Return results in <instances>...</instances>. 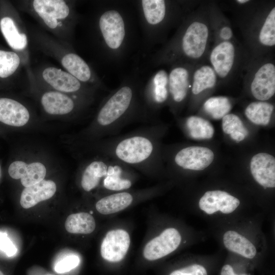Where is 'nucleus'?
<instances>
[{"mask_svg": "<svg viewBox=\"0 0 275 275\" xmlns=\"http://www.w3.org/2000/svg\"><path fill=\"white\" fill-rule=\"evenodd\" d=\"M159 128L148 125L122 135L86 142V149L99 155L120 162L148 175L160 167Z\"/></svg>", "mask_w": 275, "mask_h": 275, "instance_id": "1", "label": "nucleus"}, {"mask_svg": "<svg viewBox=\"0 0 275 275\" xmlns=\"http://www.w3.org/2000/svg\"><path fill=\"white\" fill-rule=\"evenodd\" d=\"M143 87L136 80L125 78L103 100L92 123L79 138L91 142L117 135L134 121L146 122L142 99Z\"/></svg>", "mask_w": 275, "mask_h": 275, "instance_id": "2", "label": "nucleus"}, {"mask_svg": "<svg viewBox=\"0 0 275 275\" xmlns=\"http://www.w3.org/2000/svg\"><path fill=\"white\" fill-rule=\"evenodd\" d=\"M207 24L200 20L185 22L174 38L150 59L153 66L197 60L205 53L209 39Z\"/></svg>", "mask_w": 275, "mask_h": 275, "instance_id": "3", "label": "nucleus"}, {"mask_svg": "<svg viewBox=\"0 0 275 275\" xmlns=\"http://www.w3.org/2000/svg\"><path fill=\"white\" fill-rule=\"evenodd\" d=\"M129 22L128 15L117 3H108L100 14L98 30L108 59L118 61L125 53L130 35Z\"/></svg>", "mask_w": 275, "mask_h": 275, "instance_id": "4", "label": "nucleus"}, {"mask_svg": "<svg viewBox=\"0 0 275 275\" xmlns=\"http://www.w3.org/2000/svg\"><path fill=\"white\" fill-rule=\"evenodd\" d=\"M134 3L148 44L160 40L163 33L179 14V8L175 3L171 1L140 0Z\"/></svg>", "mask_w": 275, "mask_h": 275, "instance_id": "5", "label": "nucleus"}, {"mask_svg": "<svg viewBox=\"0 0 275 275\" xmlns=\"http://www.w3.org/2000/svg\"><path fill=\"white\" fill-rule=\"evenodd\" d=\"M142 99L146 122L169 100L168 73L159 69L154 73L143 88Z\"/></svg>", "mask_w": 275, "mask_h": 275, "instance_id": "6", "label": "nucleus"}, {"mask_svg": "<svg viewBox=\"0 0 275 275\" xmlns=\"http://www.w3.org/2000/svg\"><path fill=\"white\" fill-rule=\"evenodd\" d=\"M181 241V236L176 229H166L147 243L143 250V256L149 261L160 259L175 251Z\"/></svg>", "mask_w": 275, "mask_h": 275, "instance_id": "7", "label": "nucleus"}, {"mask_svg": "<svg viewBox=\"0 0 275 275\" xmlns=\"http://www.w3.org/2000/svg\"><path fill=\"white\" fill-rule=\"evenodd\" d=\"M130 244V236L126 230H111L106 234L101 244V257L109 263L119 262L125 257Z\"/></svg>", "mask_w": 275, "mask_h": 275, "instance_id": "8", "label": "nucleus"}, {"mask_svg": "<svg viewBox=\"0 0 275 275\" xmlns=\"http://www.w3.org/2000/svg\"><path fill=\"white\" fill-rule=\"evenodd\" d=\"M190 80V70L185 63L173 64L168 73V91L169 98L173 105H179L185 99L191 87Z\"/></svg>", "mask_w": 275, "mask_h": 275, "instance_id": "9", "label": "nucleus"}, {"mask_svg": "<svg viewBox=\"0 0 275 275\" xmlns=\"http://www.w3.org/2000/svg\"><path fill=\"white\" fill-rule=\"evenodd\" d=\"M214 153L210 149L200 146H189L175 153V164L184 170L200 171L208 167L214 159Z\"/></svg>", "mask_w": 275, "mask_h": 275, "instance_id": "10", "label": "nucleus"}, {"mask_svg": "<svg viewBox=\"0 0 275 275\" xmlns=\"http://www.w3.org/2000/svg\"><path fill=\"white\" fill-rule=\"evenodd\" d=\"M111 159L95 155L81 166L79 183L81 188L90 192L102 184L107 175Z\"/></svg>", "mask_w": 275, "mask_h": 275, "instance_id": "11", "label": "nucleus"}, {"mask_svg": "<svg viewBox=\"0 0 275 275\" xmlns=\"http://www.w3.org/2000/svg\"><path fill=\"white\" fill-rule=\"evenodd\" d=\"M8 172L12 178L20 179L21 184L26 187L44 180L47 169L45 164L40 161L27 162L16 160L10 164Z\"/></svg>", "mask_w": 275, "mask_h": 275, "instance_id": "12", "label": "nucleus"}, {"mask_svg": "<svg viewBox=\"0 0 275 275\" xmlns=\"http://www.w3.org/2000/svg\"><path fill=\"white\" fill-rule=\"evenodd\" d=\"M251 91L257 100L265 101L275 93V66L270 62L262 64L255 73L251 83Z\"/></svg>", "mask_w": 275, "mask_h": 275, "instance_id": "13", "label": "nucleus"}, {"mask_svg": "<svg viewBox=\"0 0 275 275\" xmlns=\"http://www.w3.org/2000/svg\"><path fill=\"white\" fill-rule=\"evenodd\" d=\"M129 167L111 159L106 176L102 187L108 191H121L129 189L132 185L134 173Z\"/></svg>", "mask_w": 275, "mask_h": 275, "instance_id": "14", "label": "nucleus"}, {"mask_svg": "<svg viewBox=\"0 0 275 275\" xmlns=\"http://www.w3.org/2000/svg\"><path fill=\"white\" fill-rule=\"evenodd\" d=\"M240 201L229 193L222 190L206 191L201 198L199 206L207 214L219 211L225 214L233 212L239 205Z\"/></svg>", "mask_w": 275, "mask_h": 275, "instance_id": "15", "label": "nucleus"}, {"mask_svg": "<svg viewBox=\"0 0 275 275\" xmlns=\"http://www.w3.org/2000/svg\"><path fill=\"white\" fill-rule=\"evenodd\" d=\"M251 172L255 181L264 188L275 186V158L266 153L255 155L250 162Z\"/></svg>", "mask_w": 275, "mask_h": 275, "instance_id": "16", "label": "nucleus"}, {"mask_svg": "<svg viewBox=\"0 0 275 275\" xmlns=\"http://www.w3.org/2000/svg\"><path fill=\"white\" fill-rule=\"evenodd\" d=\"M236 56L235 47L230 41L217 44L210 54V61L216 75L226 77L231 72Z\"/></svg>", "mask_w": 275, "mask_h": 275, "instance_id": "17", "label": "nucleus"}, {"mask_svg": "<svg viewBox=\"0 0 275 275\" xmlns=\"http://www.w3.org/2000/svg\"><path fill=\"white\" fill-rule=\"evenodd\" d=\"M30 118L28 109L22 104L12 99L0 98V122L21 127L28 123Z\"/></svg>", "mask_w": 275, "mask_h": 275, "instance_id": "18", "label": "nucleus"}, {"mask_svg": "<svg viewBox=\"0 0 275 275\" xmlns=\"http://www.w3.org/2000/svg\"><path fill=\"white\" fill-rule=\"evenodd\" d=\"M35 11L51 29L58 25L57 19L66 18L69 14V7L61 0H35L33 2Z\"/></svg>", "mask_w": 275, "mask_h": 275, "instance_id": "19", "label": "nucleus"}, {"mask_svg": "<svg viewBox=\"0 0 275 275\" xmlns=\"http://www.w3.org/2000/svg\"><path fill=\"white\" fill-rule=\"evenodd\" d=\"M56 190L57 185L53 181L44 179L23 189L20 196V204L24 209L31 208L41 201L51 198Z\"/></svg>", "mask_w": 275, "mask_h": 275, "instance_id": "20", "label": "nucleus"}, {"mask_svg": "<svg viewBox=\"0 0 275 275\" xmlns=\"http://www.w3.org/2000/svg\"><path fill=\"white\" fill-rule=\"evenodd\" d=\"M44 79L58 91L78 93L82 90L81 82L69 73L54 67L46 68L42 73Z\"/></svg>", "mask_w": 275, "mask_h": 275, "instance_id": "21", "label": "nucleus"}, {"mask_svg": "<svg viewBox=\"0 0 275 275\" xmlns=\"http://www.w3.org/2000/svg\"><path fill=\"white\" fill-rule=\"evenodd\" d=\"M126 190L114 193L100 198L95 204L97 211L102 214L108 215L127 208L135 200L136 195Z\"/></svg>", "mask_w": 275, "mask_h": 275, "instance_id": "22", "label": "nucleus"}, {"mask_svg": "<svg viewBox=\"0 0 275 275\" xmlns=\"http://www.w3.org/2000/svg\"><path fill=\"white\" fill-rule=\"evenodd\" d=\"M41 104L45 112L52 115H65L76 109L75 101L69 96L59 92L45 93L41 97Z\"/></svg>", "mask_w": 275, "mask_h": 275, "instance_id": "23", "label": "nucleus"}, {"mask_svg": "<svg viewBox=\"0 0 275 275\" xmlns=\"http://www.w3.org/2000/svg\"><path fill=\"white\" fill-rule=\"evenodd\" d=\"M223 242L227 250L245 258L253 259L256 255L255 245L236 231L229 230L226 232L223 236Z\"/></svg>", "mask_w": 275, "mask_h": 275, "instance_id": "24", "label": "nucleus"}, {"mask_svg": "<svg viewBox=\"0 0 275 275\" xmlns=\"http://www.w3.org/2000/svg\"><path fill=\"white\" fill-rule=\"evenodd\" d=\"M62 64L70 74L80 82L95 81L89 66L77 54L69 53L66 54L62 60Z\"/></svg>", "mask_w": 275, "mask_h": 275, "instance_id": "25", "label": "nucleus"}, {"mask_svg": "<svg viewBox=\"0 0 275 275\" xmlns=\"http://www.w3.org/2000/svg\"><path fill=\"white\" fill-rule=\"evenodd\" d=\"M67 232L72 234H88L96 228L93 216L87 212H78L69 215L65 223Z\"/></svg>", "mask_w": 275, "mask_h": 275, "instance_id": "26", "label": "nucleus"}, {"mask_svg": "<svg viewBox=\"0 0 275 275\" xmlns=\"http://www.w3.org/2000/svg\"><path fill=\"white\" fill-rule=\"evenodd\" d=\"M217 80V75L212 67L203 65L197 69L192 77L191 92L198 95L202 92L213 88Z\"/></svg>", "mask_w": 275, "mask_h": 275, "instance_id": "27", "label": "nucleus"}, {"mask_svg": "<svg viewBox=\"0 0 275 275\" xmlns=\"http://www.w3.org/2000/svg\"><path fill=\"white\" fill-rule=\"evenodd\" d=\"M0 27L7 43L12 48L21 50L26 47L28 43L26 36L18 32L11 18H3L0 21Z\"/></svg>", "mask_w": 275, "mask_h": 275, "instance_id": "28", "label": "nucleus"}, {"mask_svg": "<svg viewBox=\"0 0 275 275\" xmlns=\"http://www.w3.org/2000/svg\"><path fill=\"white\" fill-rule=\"evenodd\" d=\"M274 106L265 101H256L250 103L245 109L249 120L257 125H267L270 122Z\"/></svg>", "mask_w": 275, "mask_h": 275, "instance_id": "29", "label": "nucleus"}, {"mask_svg": "<svg viewBox=\"0 0 275 275\" xmlns=\"http://www.w3.org/2000/svg\"><path fill=\"white\" fill-rule=\"evenodd\" d=\"M186 126L190 136L195 139H210L214 132L213 126L208 121L197 116L188 117Z\"/></svg>", "mask_w": 275, "mask_h": 275, "instance_id": "30", "label": "nucleus"}, {"mask_svg": "<svg viewBox=\"0 0 275 275\" xmlns=\"http://www.w3.org/2000/svg\"><path fill=\"white\" fill-rule=\"evenodd\" d=\"M204 111L214 119L223 118L232 108L229 99L224 96L212 97L208 98L203 105Z\"/></svg>", "mask_w": 275, "mask_h": 275, "instance_id": "31", "label": "nucleus"}, {"mask_svg": "<svg viewBox=\"0 0 275 275\" xmlns=\"http://www.w3.org/2000/svg\"><path fill=\"white\" fill-rule=\"evenodd\" d=\"M259 43L264 46L272 47L275 45V7H273L262 24L258 34Z\"/></svg>", "mask_w": 275, "mask_h": 275, "instance_id": "32", "label": "nucleus"}, {"mask_svg": "<svg viewBox=\"0 0 275 275\" xmlns=\"http://www.w3.org/2000/svg\"><path fill=\"white\" fill-rule=\"evenodd\" d=\"M19 63L20 58L17 53L0 50V77L6 78L11 75Z\"/></svg>", "mask_w": 275, "mask_h": 275, "instance_id": "33", "label": "nucleus"}, {"mask_svg": "<svg viewBox=\"0 0 275 275\" xmlns=\"http://www.w3.org/2000/svg\"><path fill=\"white\" fill-rule=\"evenodd\" d=\"M222 128L226 134H231L233 131H238L246 136L249 133L239 117L233 114H228L222 118Z\"/></svg>", "mask_w": 275, "mask_h": 275, "instance_id": "34", "label": "nucleus"}, {"mask_svg": "<svg viewBox=\"0 0 275 275\" xmlns=\"http://www.w3.org/2000/svg\"><path fill=\"white\" fill-rule=\"evenodd\" d=\"M79 262L80 260L78 256L69 255L57 263L54 267V270L58 273H65L77 267Z\"/></svg>", "mask_w": 275, "mask_h": 275, "instance_id": "35", "label": "nucleus"}, {"mask_svg": "<svg viewBox=\"0 0 275 275\" xmlns=\"http://www.w3.org/2000/svg\"><path fill=\"white\" fill-rule=\"evenodd\" d=\"M169 275H207V272L202 265L194 264L175 269Z\"/></svg>", "mask_w": 275, "mask_h": 275, "instance_id": "36", "label": "nucleus"}, {"mask_svg": "<svg viewBox=\"0 0 275 275\" xmlns=\"http://www.w3.org/2000/svg\"><path fill=\"white\" fill-rule=\"evenodd\" d=\"M0 249L8 257L14 256L17 249L12 241L4 232H0Z\"/></svg>", "mask_w": 275, "mask_h": 275, "instance_id": "37", "label": "nucleus"}, {"mask_svg": "<svg viewBox=\"0 0 275 275\" xmlns=\"http://www.w3.org/2000/svg\"><path fill=\"white\" fill-rule=\"evenodd\" d=\"M219 36L223 41H229L233 36L231 28L229 26H224L219 30Z\"/></svg>", "mask_w": 275, "mask_h": 275, "instance_id": "38", "label": "nucleus"}, {"mask_svg": "<svg viewBox=\"0 0 275 275\" xmlns=\"http://www.w3.org/2000/svg\"><path fill=\"white\" fill-rule=\"evenodd\" d=\"M221 275H247L245 274H237L235 273L232 267L229 265L226 264L224 265L221 271Z\"/></svg>", "mask_w": 275, "mask_h": 275, "instance_id": "39", "label": "nucleus"}, {"mask_svg": "<svg viewBox=\"0 0 275 275\" xmlns=\"http://www.w3.org/2000/svg\"><path fill=\"white\" fill-rule=\"evenodd\" d=\"M230 134L231 138L237 142L241 141L245 138L243 134L238 131H233Z\"/></svg>", "mask_w": 275, "mask_h": 275, "instance_id": "40", "label": "nucleus"}, {"mask_svg": "<svg viewBox=\"0 0 275 275\" xmlns=\"http://www.w3.org/2000/svg\"><path fill=\"white\" fill-rule=\"evenodd\" d=\"M249 1L248 0H237L236 2L240 4H244L248 2H249Z\"/></svg>", "mask_w": 275, "mask_h": 275, "instance_id": "41", "label": "nucleus"}, {"mask_svg": "<svg viewBox=\"0 0 275 275\" xmlns=\"http://www.w3.org/2000/svg\"><path fill=\"white\" fill-rule=\"evenodd\" d=\"M2 168H1V166L0 164V180H1V178L2 177Z\"/></svg>", "mask_w": 275, "mask_h": 275, "instance_id": "42", "label": "nucleus"}, {"mask_svg": "<svg viewBox=\"0 0 275 275\" xmlns=\"http://www.w3.org/2000/svg\"><path fill=\"white\" fill-rule=\"evenodd\" d=\"M0 275H4L3 272L0 270Z\"/></svg>", "mask_w": 275, "mask_h": 275, "instance_id": "43", "label": "nucleus"}]
</instances>
